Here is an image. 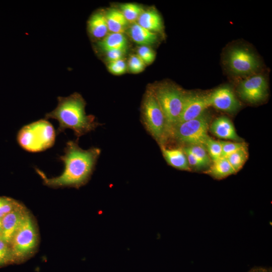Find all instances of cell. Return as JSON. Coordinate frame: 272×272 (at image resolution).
Wrapping results in <instances>:
<instances>
[{"label": "cell", "instance_id": "1", "mask_svg": "<svg viewBox=\"0 0 272 272\" xmlns=\"http://www.w3.org/2000/svg\"><path fill=\"white\" fill-rule=\"evenodd\" d=\"M64 152V154L59 157L64 165V170L60 175L49 178L38 169L36 168V171L43 183L49 187L78 188L90 179L101 150L95 147L83 150L79 146L77 142L70 141L66 144Z\"/></svg>", "mask_w": 272, "mask_h": 272}, {"label": "cell", "instance_id": "2", "mask_svg": "<svg viewBox=\"0 0 272 272\" xmlns=\"http://www.w3.org/2000/svg\"><path fill=\"white\" fill-rule=\"evenodd\" d=\"M57 100L56 107L45 116L46 119L52 118L58 121L57 134L70 128L79 138L101 125L94 116L86 114V102L79 93H74L66 97H58Z\"/></svg>", "mask_w": 272, "mask_h": 272}, {"label": "cell", "instance_id": "3", "mask_svg": "<svg viewBox=\"0 0 272 272\" xmlns=\"http://www.w3.org/2000/svg\"><path fill=\"white\" fill-rule=\"evenodd\" d=\"M143 123L158 144L165 146L169 140L166 121L155 95L152 86L148 88L141 107Z\"/></svg>", "mask_w": 272, "mask_h": 272}, {"label": "cell", "instance_id": "4", "mask_svg": "<svg viewBox=\"0 0 272 272\" xmlns=\"http://www.w3.org/2000/svg\"><path fill=\"white\" fill-rule=\"evenodd\" d=\"M152 88L164 115L170 139L172 130L180 117L186 91L169 83H161Z\"/></svg>", "mask_w": 272, "mask_h": 272}, {"label": "cell", "instance_id": "5", "mask_svg": "<svg viewBox=\"0 0 272 272\" xmlns=\"http://www.w3.org/2000/svg\"><path fill=\"white\" fill-rule=\"evenodd\" d=\"M55 138L54 129L46 119L24 126L17 135L20 146L30 152H39L51 147L54 144Z\"/></svg>", "mask_w": 272, "mask_h": 272}, {"label": "cell", "instance_id": "6", "mask_svg": "<svg viewBox=\"0 0 272 272\" xmlns=\"http://www.w3.org/2000/svg\"><path fill=\"white\" fill-rule=\"evenodd\" d=\"M38 233L33 217L28 211L10 244L14 263H21L35 253L38 244Z\"/></svg>", "mask_w": 272, "mask_h": 272}, {"label": "cell", "instance_id": "7", "mask_svg": "<svg viewBox=\"0 0 272 272\" xmlns=\"http://www.w3.org/2000/svg\"><path fill=\"white\" fill-rule=\"evenodd\" d=\"M211 115L206 110L199 116L177 124L173 128L170 139L186 144L203 145L208 138Z\"/></svg>", "mask_w": 272, "mask_h": 272}, {"label": "cell", "instance_id": "8", "mask_svg": "<svg viewBox=\"0 0 272 272\" xmlns=\"http://www.w3.org/2000/svg\"><path fill=\"white\" fill-rule=\"evenodd\" d=\"M226 58L228 69L237 76L249 77L256 74L261 66L257 56L245 47H232L228 51Z\"/></svg>", "mask_w": 272, "mask_h": 272}, {"label": "cell", "instance_id": "9", "mask_svg": "<svg viewBox=\"0 0 272 272\" xmlns=\"http://www.w3.org/2000/svg\"><path fill=\"white\" fill-rule=\"evenodd\" d=\"M239 96L244 101L255 104L265 100L268 95V86L266 78L260 74L248 77L238 85Z\"/></svg>", "mask_w": 272, "mask_h": 272}, {"label": "cell", "instance_id": "10", "mask_svg": "<svg viewBox=\"0 0 272 272\" xmlns=\"http://www.w3.org/2000/svg\"><path fill=\"white\" fill-rule=\"evenodd\" d=\"M209 107H210L209 93L186 92L178 123L199 116L207 110Z\"/></svg>", "mask_w": 272, "mask_h": 272}, {"label": "cell", "instance_id": "11", "mask_svg": "<svg viewBox=\"0 0 272 272\" xmlns=\"http://www.w3.org/2000/svg\"><path fill=\"white\" fill-rule=\"evenodd\" d=\"M210 106L228 113H234L241 107V104L230 87L222 86L209 93Z\"/></svg>", "mask_w": 272, "mask_h": 272}, {"label": "cell", "instance_id": "12", "mask_svg": "<svg viewBox=\"0 0 272 272\" xmlns=\"http://www.w3.org/2000/svg\"><path fill=\"white\" fill-rule=\"evenodd\" d=\"M27 212L26 208L20 203L1 219V235L8 244H10L14 235Z\"/></svg>", "mask_w": 272, "mask_h": 272}, {"label": "cell", "instance_id": "13", "mask_svg": "<svg viewBox=\"0 0 272 272\" xmlns=\"http://www.w3.org/2000/svg\"><path fill=\"white\" fill-rule=\"evenodd\" d=\"M209 130L219 138L242 142V140L236 133L232 122L227 117L217 118L211 122Z\"/></svg>", "mask_w": 272, "mask_h": 272}, {"label": "cell", "instance_id": "14", "mask_svg": "<svg viewBox=\"0 0 272 272\" xmlns=\"http://www.w3.org/2000/svg\"><path fill=\"white\" fill-rule=\"evenodd\" d=\"M87 29L92 39L101 40L104 38L109 32L105 13H94L88 21Z\"/></svg>", "mask_w": 272, "mask_h": 272}, {"label": "cell", "instance_id": "15", "mask_svg": "<svg viewBox=\"0 0 272 272\" xmlns=\"http://www.w3.org/2000/svg\"><path fill=\"white\" fill-rule=\"evenodd\" d=\"M163 156L171 166L180 170L190 171L186 155L182 148H167L160 147Z\"/></svg>", "mask_w": 272, "mask_h": 272}, {"label": "cell", "instance_id": "16", "mask_svg": "<svg viewBox=\"0 0 272 272\" xmlns=\"http://www.w3.org/2000/svg\"><path fill=\"white\" fill-rule=\"evenodd\" d=\"M97 46L105 52L110 51L126 52L128 48V41L123 34L110 33L98 41Z\"/></svg>", "mask_w": 272, "mask_h": 272}, {"label": "cell", "instance_id": "17", "mask_svg": "<svg viewBox=\"0 0 272 272\" xmlns=\"http://www.w3.org/2000/svg\"><path fill=\"white\" fill-rule=\"evenodd\" d=\"M137 23L144 28L155 33L163 30V25L161 16L154 9L144 11Z\"/></svg>", "mask_w": 272, "mask_h": 272}, {"label": "cell", "instance_id": "18", "mask_svg": "<svg viewBox=\"0 0 272 272\" xmlns=\"http://www.w3.org/2000/svg\"><path fill=\"white\" fill-rule=\"evenodd\" d=\"M128 34L131 39L141 46H148L156 42L157 36L151 32L139 25L137 23L132 24L128 29Z\"/></svg>", "mask_w": 272, "mask_h": 272}, {"label": "cell", "instance_id": "19", "mask_svg": "<svg viewBox=\"0 0 272 272\" xmlns=\"http://www.w3.org/2000/svg\"><path fill=\"white\" fill-rule=\"evenodd\" d=\"M105 15L110 33L123 34L126 30L129 23L120 10L111 9Z\"/></svg>", "mask_w": 272, "mask_h": 272}, {"label": "cell", "instance_id": "20", "mask_svg": "<svg viewBox=\"0 0 272 272\" xmlns=\"http://www.w3.org/2000/svg\"><path fill=\"white\" fill-rule=\"evenodd\" d=\"M205 173L216 179L225 178L236 172L227 159L221 157L213 162Z\"/></svg>", "mask_w": 272, "mask_h": 272}, {"label": "cell", "instance_id": "21", "mask_svg": "<svg viewBox=\"0 0 272 272\" xmlns=\"http://www.w3.org/2000/svg\"><path fill=\"white\" fill-rule=\"evenodd\" d=\"M248 153L246 145L232 153L226 158L236 173L238 172L246 162Z\"/></svg>", "mask_w": 272, "mask_h": 272}, {"label": "cell", "instance_id": "22", "mask_svg": "<svg viewBox=\"0 0 272 272\" xmlns=\"http://www.w3.org/2000/svg\"><path fill=\"white\" fill-rule=\"evenodd\" d=\"M120 11L128 23H135L144 12L140 5L135 3H124L120 5Z\"/></svg>", "mask_w": 272, "mask_h": 272}, {"label": "cell", "instance_id": "23", "mask_svg": "<svg viewBox=\"0 0 272 272\" xmlns=\"http://www.w3.org/2000/svg\"><path fill=\"white\" fill-rule=\"evenodd\" d=\"M184 148L195 156L203 165L205 168L208 167L211 165L212 160L203 145H189Z\"/></svg>", "mask_w": 272, "mask_h": 272}, {"label": "cell", "instance_id": "24", "mask_svg": "<svg viewBox=\"0 0 272 272\" xmlns=\"http://www.w3.org/2000/svg\"><path fill=\"white\" fill-rule=\"evenodd\" d=\"M203 146L212 162L222 157V147L220 141H216L209 136Z\"/></svg>", "mask_w": 272, "mask_h": 272}, {"label": "cell", "instance_id": "25", "mask_svg": "<svg viewBox=\"0 0 272 272\" xmlns=\"http://www.w3.org/2000/svg\"><path fill=\"white\" fill-rule=\"evenodd\" d=\"M14 263L11 246L0 235V267Z\"/></svg>", "mask_w": 272, "mask_h": 272}, {"label": "cell", "instance_id": "26", "mask_svg": "<svg viewBox=\"0 0 272 272\" xmlns=\"http://www.w3.org/2000/svg\"><path fill=\"white\" fill-rule=\"evenodd\" d=\"M20 204L19 202L11 198L0 196V220Z\"/></svg>", "mask_w": 272, "mask_h": 272}, {"label": "cell", "instance_id": "27", "mask_svg": "<svg viewBox=\"0 0 272 272\" xmlns=\"http://www.w3.org/2000/svg\"><path fill=\"white\" fill-rule=\"evenodd\" d=\"M222 147V157H227L232 153L245 146L243 142H231L220 141Z\"/></svg>", "mask_w": 272, "mask_h": 272}, {"label": "cell", "instance_id": "28", "mask_svg": "<svg viewBox=\"0 0 272 272\" xmlns=\"http://www.w3.org/2000/svg\"><path fill=\"white\" fill-rule=\"evenodd\" d=\"M137 55L146 64L151 63L155 58V53L148 46H141L137 50Z\"/></svg>", "mask_w": 272, "mask_h": 272}, {"label": "cell", "instance_id": "29", "mask_svg": "<svg viewBox=\"0 0 272 272\" xmlns=\"http://www.w3.org/2000/svg\"><path fill=\"white\" fill-rule=\"evenodd\" d=\"M107 67L109 71L115 75H122L126 71L127 65L123 59L108 62Z\"/></svg>", "mask_w": 272, "mask_h": 272}, {"label": "cell", "instance_id": "30", "mask_svg": "<svg viewBox=\"0 0 272 272\" xmlns=\"http://www.w3.org/2000/svg\"><path fill=\"white\" fill-rule=\"evenodd\" d=\"M146 64L137 55H131L128 60V67L129 71L133 73H139L142 72Z\"/></svg>", "mask_w": 272, "mask_h": 272}, {"label": "cell", "instance_id": "31", "mask_svg": "<svg viewBox=\"0 0 272 272\" xmlns=\"http://www.w3.org/2000/svg\"><path fill=\"white\" fill-rule=\"evenodd\" d=\"M182 149L186 155L188 165L191 169V168H193L196 170H200L201 169L205 168L203 165L197 159L195 156H194L185 148H182Z\"/></svg>", "mask_w": 272, "mask_h": 272}, {"label": "cell", "instance_id": "32", "mask_svg": "<svg viewBox=\"0 0 272 272\" xmlns=\"http://www.w3.org/2000/svg\"><path fill=\"white\" fill-rule=\"evenodd\" d=\"M106 59L108 62L123 59L125 52L121 51H110L106 52Z\"/></svg>", "mask_w": 272, "mask_h": 272}, {"label": "cell", "instance_id": "33", "mask_svg": "<svg viewBox=\"0 0 272 272\" xmlns=\"http://www.w3.org/2000/svg\"><path fill=\"white\" fill-rule=\"evenodd\" d=\"M249 272H271L263 268H256L251 269Z\"/></svg>", "mask_w": 272, "mask_h": 272}, {"label": "cell", "instance_id": "34", "mask_svg": "<svg viewBox=\"0 0 272 272\" xmlns=\"http://www.w3.org/2000/svg\"><path fill=\"white\" fill-rule=\"evenodd\" d=\"M2 231V224H1V220H0V235L1 234Z\"/></svg>", "mask_w": 272, "mask_h": 272}]
</instances>
